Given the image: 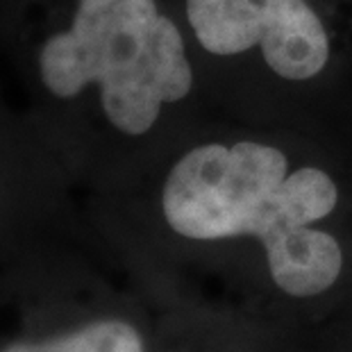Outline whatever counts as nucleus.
<instances>
[{
	"label": "nucleus",
	"instance_id": "nucleus-1",
	"mask_svg": "<svg viewBox=\"0 0 352 352\" xmlns=\"http://www.w3.org/2000/svg\"><path fill=\"white\" fill-rule=\"evenodd\" d=\"M0 59L32 96L43 139L89 116L94 132L137 146L193 89L184 36L160 0H0Z\"/></svg>",
	"mask_w": 352,
	"mask_h": 352
},
{
	"label": "nucleus",
	"instance_id": "nucleus-2",
	"mask_svg": "<svg viewBox=\"0 0 352 352\" xmlns=\"http://www.w3.org/2000/svg\"><path fill=\"white\" fill-rule=\"evenodd\" d=\"M336 200L339 191L325 170L305 166L289 173V160L275 146L239 141L184 153L164 177L160 205L179 236H257L277 287L307 298L323 294L341 273L336 239L309 228Z\"/></svg>",
	"mask_w": 352,
	"mask_h": 352
},
{
	"label": "nucleus",
	"instance_id": "nucleus-3",
	"mask_svg": "<svg viewBox=\"0 0 352 352\" xmlns=\"http://www.w3.org/2000/svg\"><path fill=\"white\" fill-rule=\"evenodd\" d=\"M300 0H184L193 36L214 55L259 46L268 28Z\"/></svg>",
	"mask_w": 352,
	"mask_h": 352
},
{
	"label": "nucleus",
	"instance_id": "nucleus-4",
	"mask_svg": "<svg viewBox=\"0 0 352 352\" xmlns=\"http://www.w3.org/2000/svg\"><path fill=\"white\" fill-rule=\"evenodd\" d=\"M48 144L36 132L30 116H21L7 102L0 82V232L7 234L10 214L43 177ZM5 241V239H0Z\"/></svg>",
	"mask_w": 352,
	"mask_h": 352
},
{
	"label": "nucleus",
	"instance_id": "nucleus-5",
	"mask_svg": "<svg viewBox=\"0 0 352 352\" xmlns=\"http://www.w3.org/2000/svg\"><path fill=\"white\" fill-rule=\"evenodd\" d=\"M259 48L273 73L291 82H305L327 66L329 34L316 10L300 0L268 28Z\"/></svg>",
	"mask_w": 352,
	"mask_h": 352
},
{
	"label": "nucleus",
	"instance_id": "nucleus-6",
	"mask_svg": "<svg viewBox=\"0 0 352 352\" xmlns=\"http://www.w3.org/2000/svg\"><path fill=\"white\" fill-rule=\"evenodd\" d=\"M0 352H144L137 329L123 320H96L78 332L43 341H19Z\"/></svg>",
	"mask_w": 352,
	"mask_h": 352
}]
</instances>
